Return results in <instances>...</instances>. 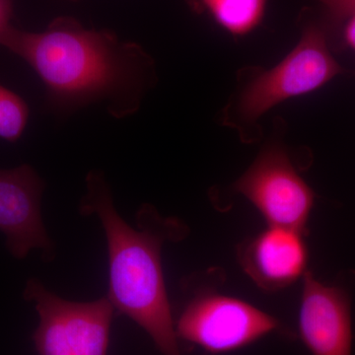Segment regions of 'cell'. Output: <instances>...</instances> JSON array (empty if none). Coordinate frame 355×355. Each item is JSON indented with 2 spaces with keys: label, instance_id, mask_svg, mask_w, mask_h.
Returning <instances> with one entry per match:
<instances>
[{
  "label": "cell",
  "instance_id": "6da1fadb",
  "mask_svg": "<svg viewBox=\"0 0 355 355\" xmlns=\"http://www.w3.org/2000/svg\"><path fill=\"white\" fill-rule=\"evenodd\" d=\"M0 46L35 70L58 113L99 105L112 118H130L157 80L154 60L139 44L121 41L111 31L86 29L67 16L43 32L12 26Z\"/></svg>",
  "mask_w": 355,
  "mask_h": 355
},
{
  "label": "cell",
  "instance_id": "8fae6325",
  "mask_svg": "<svg viewBox=\"0 0 355 355\" xmlns=\"http://www.w3.org/2000/svg\"><path fill=\"white\" fill-rule=\"evenodd\" d=\"M29 108L20 96L0 85V139L15 142L24 132Z\"/></svg>",
  "mask_w": 355,
  "mask_h": 355
},
{
  "label": "cell",
  "instance_id": "3957f363",
  "mask_svg": "<svg viewBox=\"0 0 355 355\" xmlns=\"http://www.w3.org/2000/svg\"><path fill=\"white\" fill-rule=\"evenodd\" d=\"M23 298L38 313L39 324L32 338L39 355L108 354L114 308L107 296L89 302L70 301L32 277Z\"/></svg>",
  "mask_w": 355,
  "mask_h": 355
},
{
  "label": "cell",
  "instance_id": "9a60e30c",
  "mask_svg": "<svg viewBox=\"0 0 355 355\" xmlns=\"http://www.w3.org/2000/svg\"><path fill=\"white\" fill-rule=\"evenodd\" d=\"M70 1H76V0H70Z\"/></svg>",
  "mask_w": 355,
  "mask_h": 355
},
{
  "label": "cell",
  "instance_id": "5b68a950",
  "mask_svg": "<svg viewBox=\"0 0 355 355\" xmlns=\"http://www.w3.org/2000/svg\"><path fill=\"white\" fill-rule=\"evenodd\" d=\"M279 328L275 318L254 306L209 292L189 301L176 323L179 340L212 354L243 349Z\"/></svg>",
  "mask_w": 355,
  "mask_h": 355
},
{
  "label": "cell",
  "instance_id": "8992f818",
  "mask_svg": "<svg viewBox=\"0 0 355 355\" xmlns=\"http://www.w3.org/2000/svg\"><path fill=\"white\" fill-rule=\"evenodd\" d=\"M268 225L305 232L315 193L296 171L284 147L270 144L235 184Z\"/></svg>",
  "mask_w": 355,
  "mask_h": 355
},
{
  "label": "cell",
  "instance_id": "30bf717a",
  "mask_svg": "<svg viewBox=\"0 0 355 355\" xmlns=\"http://www.w3.org/2000/svg\"><path fill=\"white\" fill-rule=\"evenodd\" d=\"M200 13L209 14L216 23L234 37L256 30L265 17L268 0H187Z\"/></svg>",
  "mask_w": 355,
  "mask_h": 355
},
{
  "label": "cell",
  "instance_id": "7a4b0ae2",
  "mask_svg": "<svg viewBox=\"0 0 355 355\" xmlns=\"http://www.w3.org/2000/svg\"><path fill=\"white\" fill-rule=\"evenodd\" d=\"M86 193L79 202L83 216H95L106 236L109 293L114 310L146 331L163 355H183L173 319L163 275L161 250L166 241L182 239L181 222L163 218L153 205L137 212V228L123 220L114 207L104 173L86 175Z\"/></svg>",
  "mask_w": 355,
  "mask_h": 355
},
{
  "label": "cell",
  "instance_id": "7c38bea8",
  "mask_svg": "<svg viewBox=\"0 0 355 355\" xmlns=\"http://www.w3.org/2000/svg\"><path fill=\"white\" fill-rule=\"evenodd\" d=\"M323 7L327 22L330 27L343 25L355 10V0H314Z\"/></svg>",
  "mask_w": 355,
  "mask_h": 355
},
{
  "label": "cell",
  "instance_id": "4fadbf2b",
  "mask_svg": "<svg viewBox=\"0 0 355 355\" xmlns=\"http://www.w3.org/2000/svg\"><path fill=\"white\" fill-rule=\"evenodd\" d=\"M12 17V0H0V42L10 30Z\"/></svg>",
  "mask_w": 355,
  "mask_h": 355
},
{
  "label": "cell",
  "instance_id": "5bb4252c",
  "mask_svg": "<svg viewBox=\"0 0 355 355\" xmlns=\"http://www.w3.org/2000/svg\"><path fill=\"white\" fill-rule=\"evenodd\" d=\"M343 40L355 51V10L343 22Z\"/></svg>",
  "mask_w": 355,
  "mask_h": 355
},
{
  "label": "cell",
  "instance_id": "ba28073f",
  "mask_svg": "<svg viewBox=\"0 0 355 355\" xmlns=\"http://www.w3.org/2000/svg\"><path fill=\"white\" fill-rule=\"evenodd\" d=\"M301 338L313 355H352V298L340 286L303 277V293L299 311Z\"/></svg>",
  "mask_w": 355,
  "mask_h": 355
},
{
  "label": "cell",
  "instance_id": "9c48e42d",
  "mask_svg": "<svg viewBox=\"0 0 355 355\" xmlns=\"http://www.w3.org/2000/svg\"><path fill=\"white\" fill-rule=\"evenodd\" d=\"M245 272L263 291L286 288L304 277L308 249L303 232L270 225L239 248Z\"/></svg>",
  "mask_w": 355,
  "mask_h": 355
},
{
  "label": "cell",
  "instance_id": "52a82bcc",
  "mask_svg": "<svg viewBox=\"0 0 355 355\" xmlns=\"http://www.w3.org/2000/svg\"><path fill=\"white\" fill-rule=\"evenodd\" d=\"M44 188V180L32 166L0 169V232L6 236L9 253L17 260L33 250H40L46 261L55 258V244L42 218Z\"/></svg>",
  "mask_w": 355,
  "mask_h": 355
},
{
  "label": "cell",
  "instance_id": "277c9868",
  "mask_svg": "<svg viewBox=\"0 0 355 355\" xmlns=\"http://www.w3.org/2000/svg\"><path fill=\"white\" fill-rule=\"evenodd\" d=\"M342 71L329 49L324 28L307 25L288 55L245 87L238 102L239 118L254 123L280 103L323 87Z\"/></svg>",
  "mask_w": 355,
  "mask_h": 355
}]
</instances>
